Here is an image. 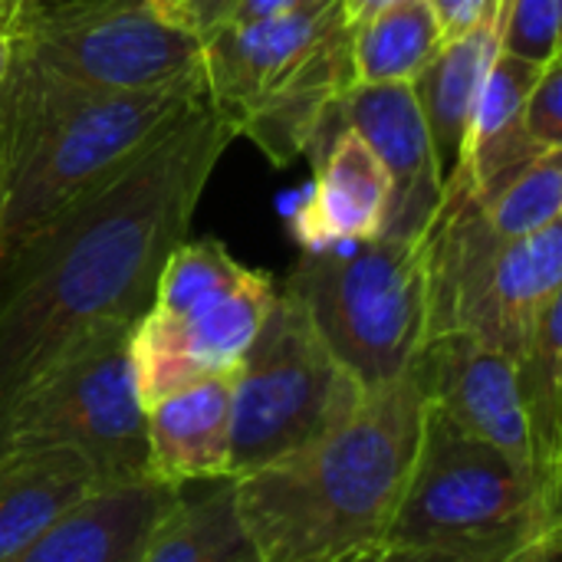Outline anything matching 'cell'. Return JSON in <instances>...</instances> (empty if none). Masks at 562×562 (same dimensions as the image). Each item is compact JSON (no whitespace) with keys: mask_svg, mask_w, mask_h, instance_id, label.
<instances>
[{"mask_svg":"<svg viewBox=\"0 0 562 562\" xmlns=\"http://www.w3.org/2000/svg\"><path fill=\"white\" fill-rule=\"evenodd\" d=\"M234 138V125L201 99L0 263V415L82 339L142 319Z\"/></svg>","mask_w":562,"mask_h":562,"instance_id":"cell-1","label":"cell"},{"mask_svg":"<svg viewBox=\"0 0 562 562\" xmlns=\"http://www.w3.org/2000/svg\"><path fill=\"white\" fill-rule=\"evenodd\" d=\"M425 385L412 362L310 445L234 477L237 517L260 562H336L385 543L405 494Z\"/></svg>","mask_w":562,"mask_h":562,"instance_id":"cell-2","label":"cell"},{"mask_svg":"<svg viewBox=\"0 0 562 562\" xmlns=\"http://www.w3.org/2000/svg\"><path fill=\"white\" fill-rule=\"evenodd\" d=\"M201 99V76L109 92L13 53L0 76V263L115 178Z\"/></svg>","mask_w":562,"mask_h":562,"instance_id":"cell-3","label":"cell"},{"mask_svg":"<svg viewBox=\"0 0 562 562\" xmlns=\"http://www.w3.org/2000/svg\"><path fill=\"white\" fill-rule=\"evenodd\" d=\"M557 527L562 497L547 494L533 471L425 405L415 464L385 543L497 562Z\"/></svg>","mask_w":562,"mask_h":562,"instance_id":"cell-4","label":"cell"},{"mask_svg":"<svg viewBox=\"0 0 562 562\" xmlns=\"http://www.w3.org/2000/svg\"><path fill=\"white\" fill-rule=\"evenodd\" d=\"M428 339L468 333L517 359L540 313L562 296V221L504 240L461 175H448L425 231Z\"/></svg>","mask_w":562,"mask_h":562,"instance_id":"cell-5","label":"cell"},{"mask_svg":"<svg viewBox=\"0 0 562 562\" xmlns=\"http://www.w3.org/2000/svg\"><path fill=\"white\" fill-rule=\"evenodd\" d=\"M280 290L306 310L333 359L366 392L405 375L428 342L425 234L306 250Z\"/></svg>","mask_w":562,"mask_h":562,"instance_id":"cell-6","label":"cell"},{"mask_svg":"<svg viewBox=\"0 0 562 562\" xmlns=\"http://www.w3.org/2000/svg\"><path fill=\"white\" fill-rule=\"evenodd\" d=\"M132 329L105 326L33 379L0 415V458L76 451L102 487L148 481Z\"/></svg>","mask_w":562,"mask_h":562,"instance_id":"cell-7","label":"cell"},{"mask_svg":"<svg viewBox=\"0 0 562 562\" xmlns=\"http://www.w3.org/2000/svg\"><path fill=\"white\" fill-rule=\"evenodd\" d=\"M366 389L333 359L306 310L277 296L231 375V481L310 445L342 422Z\"/></svg>","mask_w":562,"mask_h":562,"instance_id":"cell-8","label":"cell"},{"mask_svg":"<svg viewBox=\"0 0 562 562\" xmlns=\"http://www.w3.org/2000/svg\"><path fill=\"white\" fill-rule=\"evenodd\" d=\"M204 40L155 0H40L13 53L109 92H142L201 76Z\"/></svg>","mask_w":562,"mask_h":562,"instance_id":"cell-9","label":"cell"},{"mask_svg":"<svg viewBox=\"0 0 562 562\" xmlns=\"http://www.w3.org/2000/svg\"><path fill=\"white\" fill-rule=\"evenodd\" d=\"M273 296L277 280L247 270L224 290L168 306L151 303L132 329L142 405L204 379L234 375Z\"/></svg>","mask_w":562,"mask_h":562,"instance_id":"cell-10","label":"cell"},{"mask_svg":"<svg viewBox=\"0 0 562 562\" xmlns=\"http://www.w3.org/2000/svg\"><path fill=\"white\" fill-rule=\"evenodd\" d=\"M359 132L389 175V214L382 237L418 240L441 204L445 178L435 158V145L408 82L395 86H359L352 82L326 112L306 158L316 165L329 142L342 132Z\"/></svg>","mask_w":562,"mask_h":562,"instance_id":"cell-11","label":"cell"},{"mask_svg":"<svg viewBox=\"0 0 562 562\" xmlns=\"http://www.w3.org/2000/svg\"><path fill=\"white\" fill-rule=\"evenodd\" d=\"M346 30L342 0H323L250 23H224L204 36V99L234 125L263 99L290 86Z\"/></svg>","mask_w":562,"mask_h":562,"instance_id":"cell-12","label":"cell"},{"mask_svg":"<svg viewBox=\"0 0 562 562\" xmlns=\"http://www.w3.org/2000/svg\"><path fill=\"white\" fill-rule=\"evenodd\" d=\"M415 369L431 408L471 438L533 471L514 359L468 333H441L422 346Z\"/></svg>","mask_w":562,"mask_h":562,"instance_id":"cell-13","label":"cell"},{"mask_svg":"<svg viewBox=\"0 0 562 562\" xmlns=\"http://www.w3.org/2000/svg\"><path fill=\"white\" fill-rule=\"evenodd\" d=\"M181 494L155 477L95 487L7 562H138Z\"/></svg>","mask_w":562,"mask_h":562,"instance_id":"cell-14","label":"cell"},{"mask_svg":"<svg viewBox=\"0 0 562 562\" xmlns=\"http://www.w3.org/2000/svg\"><path fill=\"white\" fill-rule=\"evenodd\" d=\"M313 188L293 217V237L306 250L382 237L392 188L382 161L359 132L342 128L313 165Z\"/></svg>","mask_w":562,"mask_h":562,"instance_id":"cell-15","label":"cell"},{"mask_svg":"<svg viewBox=\"0 0 562 562\" xmlns=\"http://www.w3.org/2000/svg\"><path fill=\"white\" fill-rule=\"evenodd\" d=\"M145 441L155 481L175 487L231 481V375L148 402Z\"/></svg>","mask_w":562,"mask_h":562,"instance_id":"cell-16","label":"cell"},{"mask_svg":"<svg viewBox=\"0 0 562 562\" xmlns=\"http://www.w3.org/2000/svg\"><path fill=\"white\" fill-rule=\"evenodd\" d=\"M501 33H504V0H494L487 13L464 36L445 43L438 56L412 82L435 145L441 178H448L461 158L471 112L501 53Z\"/></svg>","mask_w":562,"mask_h":562,"instance_id":"cell-17","label":"cell"},{"mask_svg":"<svg viewBox=\"0 0 562 562\" xmlns=\"http://www.w3.org/2000/svg\"><path fill=\"white\" fill-rule=\"evenodd\" d=\"M95 487H102L95 471L76 451L0 458V562L13 560Z\"/></svg>","mask_w":562,"mask_h":562,"instance_id":"cell-18","label":"cell"},{"mask_svg":"<svg viewBox=\"0 0 562 562\" xmlns=\"http://www.w3.org/2000/svg\"><path fill=\"white\" fill-rule=\"evenodd\" d=\"M514 369L537 484L562 497V296L540 313Z\"/></svg>","mask_w":562,"mask_h":562,"instance_id":"cell-19","label":"cell"},{"mask_svg":"<svg viewBox=\"0 0 562 562\" xmlns=\"http://www.w3.org/2000/svg\"><path fill=\"white\" fill-rule=\"evenodd\" d=\"M445 46L441 26L425 0H398L349 26L352 82L395 86L415 82Z\"/></svg>","mask_w":562,"mask_h":562,"instance_id":"cell-20","label":"cell"},{"mask_svg":"<svg viewBox=\"0 0 562 562\" xmlns=\"http://www.w3.org/2000/svg\"><path fill=\"white\" fill-rule=\"evenodd\" d=\"M138 562H260L237 517L234 484L211 481L175 504Z\"/></svg>","mask_w":562,"mask_h":562,"instance_id":"cell-21","label":"cell"},{"mask_svg":"<svg viewBox=\"0 0 562 562\" xmlns=\"http://www.w3.org/2000/svg\"><path fill=\"white\" fill-rule=\"evenodd\" d=\"M497 237L514 240L562 221V151H543L501 191L477 201Z\"/></svg>","mask_w":562,"mask_h":562,"instance_id":"cell-22","label":"cell"},{"mask_svg":"<svg viewBox=\"0 0 562 562\" xmlns=\"http://www.w3.org/2000/svg\"><path fill=\"white\" fill-rule=\"evenodd\" d=\"M562 0H504V33L501 49L547 63L560 53Z\"/></svg>","mask_w":562,"mask_h":562,"instance_id":"cell-23","label":"cell"},{"mask_svg":"<svg viewBox=\"0 0 562 562\" xmlns=\"http://www.w3.org/2000/svg\"><path fill=\"white\" fill-rule=\"evenodd\" d=\"M524 132L550 151L562 148V53L543 63L540 79L533 82L524 102Z\"/></svg>","mask_w":562,"mask_h":562,"instance_id":"cell-24","label":"cell"},{"mask_svg":"<svg viewBox=\"0 0 562 562\" xmlns=\"http://www.w3.org/2000/svg\"><path fill=\"white\" fill-rule=\"evenodd\" d=\"M428 10L435 13L438 26H441V36L445 43L464 36L484 13L494 0H425Z\"/></svg>","mask_w":562,"mask_h":562,"instance_id":"cell-25","label":"cell"},{"mask_svg":"<svg viewBox=\"0 0 562 562\" xmlns=\"http://www.w3.org/2000/svg\"><path fill=\"white\" fill-rule=\"evenodd\" d=\"M234 3H237V0H178L175 10H171V16H175L181 26L194 30V33L204 40L207 33H214V30L224 23V16L231 13Z\"/></svg>","mask_w":562,"mask_h":562,"instance_id":"cell-26","label":"cell"},{"mask_svg":"<svg viewBox=\"0 0 562 562\" xmlns=\"http://www.w3.org/2000/svg\"><path fill=\"white\" fill-rule=\"evenodd\" d=\"M336 562H477L468 557H451V553H431V550H408V547H392V543H375L359 553H349Z\"/></svg>","mask_w":562,"mask_h":562,"instance_id":"cell-27","label":"cell"},{"mask_svg":"<svg viewBox=\"0 0 562 562\" xmlns=\"http://www.w3.org/2000/svg\"><path fill=\"white\" fill-rule=\"evenodd\" d=\"M316 3H323V0H237L231 7V13L224 16V23H250V20L280 16V13H293V10L316 7Z\"/></svg>","mask_w":562,"mask_h":562,"instance_id":"cell-28","label":"cell"},{"mask_svg":"<svg viewBox=\"0 0 562 562\" xmlns=\"http://www.w3.org/2000/svg\"><path fill=\"white\" fill-rule=\"evenodd\" d=\"M497 562H562V527L543 530V533L524 540L520 547H514Z\"/></svg>","mask_w":562,"mask_h":562,"instance_id":"cell-29","label":"cell"},{"mask_svg":"<svg viewBox=\"0 0 562 562\" xmlns=\"http://www.w3.org/2000/svg\"><path fill=\"white\" fill-rule=\"evenodd\" d=\"M36 7L40 0H0V36L13 40Z\"/></svg>","mask_w":562,"mask_h":562,"instance_id":"cell-30","label":"cell"},{"mask_svg":"<svg viewBox=\"0 0 562 562\" xmlns=\"http://www.w3.org/2000/svg\"><path fill=\"white\" fill-rule=\"evenodd\" d=\"M392 3H398V0H342L346 26H356V23L369 20L372 13H379V10H385V7H392Z\"/></svg>","mask_w":562,"mask_h":562,"instance_id":"cell-31","label":"cell"},{"mask_svg":"<svg viewBox=\"0 0 562 562\" xmlns=\"http://www.w3.org/2000/svg\"><path fill=\"white\" fill-rule=\"evenodd\" d=\"M10 59H13V40L10 36H0V76L7 72Z\"/></svg>","mask_w":562,"mask_h":562,"instance_id":"cell-32","label":"cell"},{"mask_svg":"<svg viewBox=\"0 0 562 562\" xmlns=\"http://www.w3.org/2000/svg\"><path fill=\"white\" fill-rule=\"evenodd\" d=\"M155 3H158V7H161L168 16H171V10H175V3H178V0H155ZM171 20H175V16H171Z\"/></svg>","mask_w":562,"mask_h":562,"instance_id":"cell-33","label":"cell"}]
</instances>
